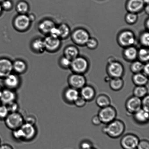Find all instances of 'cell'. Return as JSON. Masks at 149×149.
I'll list each match as a JSON object with an SVG mask.
<instances>
[{
  "label": "cell",
  "mask_w": 149,
  "mask_h": 149,
  "mask_svg": "<svg viewBox=\"0 0 149 149\" xmlns=\"http://www.w3.org/2000/svg\"><path fill=\"white\" fill-rule=\"evenodd\" d=\"M79 96L78 90L70 87L65 89L63 93L64 100L70 104H74Z\"/></svg>",
  "instance_id": "17"
},
{
  "label": "cell",
  "mask_w": 149,
  "mask_h": 149,
  "mask_svg": "<svg viewBox=\"0 0 149 149\" xmlns=\"http://www.w3.org/2000/svg\"><path fill=\"white\" fill-rule=\"evenodd\" d=\"M68 83L70 87L79 90L86 85V80L82 74L73 73L68 77Z\"/></svg>",
  "instance_id": "9"
},
{
  "label": "cell",
  "mask_w": 149,
  "mask_h": 149,
  "mask_svg": "<svg viewBox=\"0 0 149 149\" xmlns=\"http://www.w3.org/2000/svg\"><path fill=\"white\" fill-rule=\"evenodd\" d=\"M58 27L59 31L60 38L65 39L68 37L70 32L69 26L65 23H62Z\"/></svg>",
  "instance_id": "30"
},
{
  "label": "cell",
  "mask_w": 149,
  "mask_h": 149,
  "mask_svg": "<svg viewBox=\"0 0 149 149\" xmlns=\"http://www.w3.org/2000/svg\"><path fill=\"white\" fill-rule=\"evenodd\" d=\"M3 89V88H2V87H1V86H0V96H1V92H2Z\"/></svg>",
  "instance_id": "54"
},
{
  "label": "cell",
  "mask_w": 149,
  "mask_h": 149,
  "mask_svg": "<svg viewBox=\"0 0 149 149\" xmlns=\"http://www.w3.org/2000/svg\"><path fill=\"white\" fill-rule=\"evenodd\" d=\"M96 149V148H93V147H92V148H91L90 149Z\"/></svg>",
  "instance_id": "57"
},
{
  "label": "cell",
  "mask_w": 149,
  "mask_h": 149,
  "mask_svg": "<svg viewBox=\"0 0 149 149\" xmlns=\"http://www.w3.org/2000/svg\"><path fill=\"white\" fill-rule=\"evenodd\" d=\"M17 95L15 90L4 88L3 89L0 96L1 104L7 105L16 101Z\"/></svg>",
  "instance_id": "13"
},
{
  "label": "cell",
  "mask_w": 149,
  "mask_h": 149,
  "mask_svg": "<svg viewBox=\"0 0 149 149\" xmlns=\"http://www.w3.org/2000/svg\"><path fill=\"white\" fill-rule=\"evenodd\" d=\"M146 12L148 13H148H149V6H148V5L147 6H146Z\"/></svg>",
  "instance_id": "51"
},
{
  "label": "cell",
  "mask_w": 149,
  "mask_h": 149,
  "mask_svg": "<svg viewBox=\"0 0 149 149\" xmlns=\"http://www.w3.org/2000/svg\"><path fill=\"white\" fill-rule=\"evenodd\" d=\"M72 38L74 41L77 44H86L90 38L88 33L83 29H77L72 33Z\"/></svg>",
  "instance_id": "16"
},
{
  "label": "cell",
  "mask_w": 149,
  "mask_h": 149,
  "mask_svg": "<svg viewBox=\"0 0 149 149\" xmlns=\"http://www.w3.org/2000/svg\"><path fill=\"white\" fill-rule=\"evenodd\" d=\"M96 103L97 106L101 108L110 106L111 100L107 96L102 94L97 96L96 99Z\"/></svg>",
  "instance_id": "28"
},
{
  "label": "cell",
  "mask_w": 149,
  "mask_h": 149,
  "mask_svg": "<svg viewBox=\"0 0 149 149\" xmlns=\"http://www.w3.org/2000/svg\"><path fill=\"white\" fill-rule=\"evenodd\" d=\"M16 10L19 14H27L29 10V4L25 1H20L16 6Z\"/></svg>",
  "instance_id": "31"
},
{
  "label": "cell",
  "mask_w": 149,
  "mask_h": 149,
  "mask_svg": "<svg viewBox=\"0 0 149 149\" xmlns=\"http://www.w3.org/2000/svg\"><path fill=\"white\" fill-rule=\"evenodd\" d=\"M12 136L15 141H23V135L21 127L12 131Z\"/></svg>",
  "instance_id": "34"
},
{
  "label": "cell",
  "mask_w": 149,
  "mask_h": 149,
  "mask_svg": "<svg viewBox=\"0 0 149 149\" xmlns=\"http://www.w3.org/2000/svg\"><path fill=\"white\" fill-rule=\"evenodd\" d=\"M133 93L134 96L142 99L148 94V90L146 86H136Z\"/></svg>",
  "instance_id": "27"
},
{
  "label": "cell",
  "mask_w": 149,
  "mask_h": 149,
  "mask_svg": "<svg viewBox=\"0 0 149 149\" xmlns=\"http://www.w3.org/2000/svg\"><path fill=\"white\" fill-rule=\"evenodd\" d=\"M31 23L27 14H19L16 16L13 22L15 29L20 31H26L30 28Z\"/></svg>",
  "instance_id": "6"
},
{
  "label": "cell",
  "mask_w": 149,
  "mask_h": 149,
  "mask_svg": "<svg viewBox=\"0 0 149 149\" xmlns=\"http://www.w3.org/2000/svg\"><path fill=\"white\" fill-rule=\"evenodd\" d=\"M6 126L12 131L19 128L24 123V118L18 112L10 113L4 120Z\"/></svg>",
  "instance_id": "2"
},
{
  "label": "cell",
  "mask_w": 149,
  "mask_h": 149,
  "mask_svg": "<svg viewBox=\"0 0 149 149\" xmlns=\"http://www.w3.org/2000/svg\"><path fill=\"white\" fill-rule=\"evenodd\" d=\"M23 135V141L26 142L33 141L37 135V129L36 125L25 123L21 127Z\"/></svg>",
  "instance_id": "11"
},
{
  "label": "cell",
  "mask_w": 149,
  "mask_h": 149,
  "mask_svg": "<svg viewBox=\"0 0 149 149\" xmlns=\"http://www.w3.org/2000/svg\"><path fill=\"white\" fill-rule=\"evenodd\" d=\"M71 62V60L64 55L59 59V65L63 68L68 69L70 68Z\"/></svg>",
  "instance_id": "35"
},
{
  "label": "cell",
  "mask_w": 149,
  "mask_h": 149,
  "mask_svg": "<svg viewBox=\"0 0 149 149\" xmlns=\"http://www.w3.org/2000/svg\"><path fill=\"white\" fill-rule=\"evenodd\" d=\"M138 17L135 13L130 12L128 13L126 16L125 20L129 24H133L136 21Z\"/></svg>",
  "instance_id": "37"
},
{
  "label": "cell",
  "mask_w": 149,
  "mask_h": 149,
  "mask_svg": "<svg viewBox=\"0 0 149 149\" xmlns=\"http://www.w3.org/2000/svg\"><path fill=\"white\" fill-rule=\"evenodd\" d=\"M88 68V64L85 58L77 57L71 61L70 68L76 73L83 74L86 72Z\"/></svg>",
  "instance_id": "4"
},
{
  "label": "cell",
  "mask_w": 149,
  "mask_h": 149,
  "mask_svg": "<svg viewBox=\"0 0 149 149\" xmlns=\"http://www.w3.org/2000/svg\"><path fill=\"white\" fill-rule=\"evenodd\" d=\"M4 1V0H0V3H1V2H2V1Z\"/></svg>",
  "instance_id": "56"
},
{
  "label": "cell",
  "mask_w": 149,
  "mask_h": 149,
  "mask_svg": "<svg viewBox=\"0 0 149 149\" xmlns=\"http://www.w3.org/2000/svg\"><path fill=\"white\" fill-rule=\"evenodd\" d=\"M6 106H7L9 113L18 112L19 108V106L17 101L12 102Z\"/></svg>",
  "instance_id": "39"
},
{
  "label": "cell",
  "mask_w": 149,
  "mask_h": 149,
  "mask_svg": "<svg viewBox=\"0 0 149 149\" xmlns=\"http://www.w3.org/2000/svg\"><path fill=\"white\" fill-rule=\"evenodd\" d=\"M93 147V144L90 141L85 140L81 141L79 145L80 149H89Z\"/></svg>",
  "instance_id": "43"
},
{
  "label": "cell",
  "mask_w": 149,
  "mask_h": 149,
  "mask_svg": "<svg viewBox=\"0 0 149 149\" xmlns=\"http://www.w3.org/2000/svg\"><path fill=\"white\" fill-rule=\"evenodd\" d=\"M138 55L141 61L148 62L149 59L148 49L144 48H141L138 51Z\"/></svg>",
  "instance_id": "32"
},
{
  "label": "cell",
  "mask_w": 149,
  "mask_h": 149,
  "mask_svg": "<svg viewBox=\"0 0 149 149\" xmlns=\"http://www.w3.org/2000/svg\"><path fill=\"white\" fill-rule=\"evenodd\" d=\"M97 115L102 123L107 125L116 119L117 112L115 108L110 105L106 107L101 108Z\"/></svg>",
  "instance_id": "3"
},
{
  "label": "cell",
  "mask_w": 149,
  "mask_h": 149,
  "mask_svg": "<svg viewBox=\"0 0 149 149\" xmlns=\"http://www.w3.org/2000/svg\"><path fill=\"white\" fill-rule=\"evenodd\" d=\"M107 71L111 78H122L124 72L123 66L116 61H111L108 65Z\"/></svg>",
  "instance_id": "8"
},
{
  "label": "cell",
  "mask_w": 149,
  "mask_h": 149,
  "mask_svg": "<svg viewBox=\"0 0 149 149\" xmlns=\"http://www.w3.org/2000/svg\"><path fill=\"white\" fill-rule=\"evenodd\" d=\"M86 102V101L80 95L74 104L77 107L81 108L85 106Z\"/></svg>",
  "instance_id": "46"
},
{
  "label": "cell",
  "mask_w": 149,
  "mask_h": 149,
  "mask_svg": "<svg viewBox=\"0 0 149 149\" xmlns=\"http://www.w3.org/2000/svg\"><path fill=\"white\" fill-rule=\"evenodd\" d=\"M0 149H14L13 147L9 144H1L0 146Z\"/></svg>",
  "instance_id": "50"
},
{
  "label": "cell",
  "mask_w": 149,
  "mask_h": 149,
  "mask_svg": "<svg viewBox=\"0 0 149 149\" xmlns=\"http://www.w3.org/2000/svg\"><path fill=\"white\" fill-rule=\"evenodd\" d=\"M31 47L33 52L36 53H42L46 50L43 39L40 38H36L32 41Z\"/></svg>",
  "instance_id": "23"
},
{
  "label": "cell",
  "mask_w": 149,
  "mask_h": 149,
  "mask_svg": "<svg viewBox=\"0 0 149 149\" xmlns=\"http://www.w3.org/2000/svg\"><path fill=\"white\" fill-rule=\"evenodd\" d=\"M87 46L90 49H93L97 47L98 43L97 40L93 38H89L86 44Z\"/></svg>",
  "instance_id": "42"
},
{
  "label": "cell",
  "mask_w": 149,
  "mask_h": 149,
  "mask_svg": "<svg viewBox=\"0 0 149 149\" xmlns=\"http://www.w3.org/2000/svg\"><path fill=\"white\" fill-rule=\"evenodd\" d=\"M141 108L149 112V96L148 94L141 99Z\"/></svg>",
  "instance_id": "41"
},
{
  "label": "cell",
  "mask_w": 149,
  "mask_h": 149,
  "mask_svg": "<svg viewBox=\"0 0 149 149\" xmlns=\"http://www.w3.org/2000/svg\"><path fill=\"white\" fill-rule=\"evenodd\" d=\"M139 141L138 137L134 134H127L121 139L120 146L123 149H137Z\"/></svg>",
  "instance_id": "7"
},
{
  "label": "cell",
  "mask_w": 149,
  "mask_h": 149,
  "mask_svg": "<svg viewBox=\"0 0 149 149\" xmlns=\"http://www.w3.org/2000/svg\"><path fill=\"white\" fill-rule=\"evenodd\" d=\"M13 72L12 61L7 58H0V78L3 79Z\"/></svg>",
  "instance_id": "14"
},
{
  "label": "cell",
  "mask_w": 149,
  "mask_h": 149,
  "mask_svg": "<svg viewBox=\"0 0 149 149\" xmlns=\"http://www.w3.org/2000/svg\"><path fill=\"white\" fill-rule=\"evenodd\" d=\"M127 113L129 115H133L141 108V99L131 96L127 100L125 104Z\"/></svg>",
  "instance_id": "10"
},
{
  "label": "cell",
  "mask_w": 149,
  "mask_h": 149,
  "mask_svg": "<svg viewBox=\"0 0 149 149\" xmlns=\"http://www.w3.org/2000/svg\"><path fill=\"white\" fill-rule=\"evenodd\" d=\"M140 41L144 46L148 47L149 44V34L148 32H145L142 34L140 37Z\"/></svg>",
  "instance_id": "38"
},
{
  "label": "cell",
  "mask_w": 149,
  "mask_h": 149,
  "mask_svg": "<svg viewBox=\"0 0 149 149\" xmlns=\"http://www.w3.org/2000/svg\"><path fill=\"white\" fill-rule=\"evenodd\" d=\"M45 50L48 52H54L59 49L61 46V39L59 38L52 37L49 35L47 36L43 39Z\"/></svg>",
  "instance_id": "12"
},
{
  "label": "cell",
  "mask_w": 149,
  "mask_h": 149,
  "mask_svg": "<svg viewBox=\"0 0 149 149\" xmlns=\"http://www.w3.org/2000/svg\"><path fill=\"white\" fill-rule=\"evenodd\" d=\"M144 2V3H146L147 4H148L149 2V0H143Z\"/></svg>",
  "instance_id": "53"
},
{
  "label": "cell",
  "mask_w": 149,
  "mask_h": 149,
  "mask_svg": "<svg viewBox=\"0 0 149 149\" xmlns=\"http://www.w3.org/2000/svg\"><path fill=\"white\" fill-rule=\"evenodd\" d=\"M109 87L113 91H118L123 87L124 82L122 78H110L109 81Z\"/></svg>",
  "instance_id": "25"
},
{
  "label": "cell",
  "mask_w": 149,
  "mask_h": 149,
  "mask_svg": "<svg viewBox=\"0 0 149 149\" xmlns=\"http://www.w3.org/2000/svg\"><path fill=\"white\" fill-rule=\"evenodd\" d=\"M143 0H128L127 7L130 12H138L143 8L144 5Z\"/></svg>",
  "instance_id": "20"
},
{
  "label": "cell",
  "mask_w": 149,
  "mask_h": 149,
  "mask_svg": "<svg viewBox=\"0 0 149 149\" xmlns=\"http://www.w3.org/2000/svg\"><path fill=\"white\" fill-rule=\"evenodd\" d=\"M3 80V84L5 88L15 91L21 85V80L19 76L13 72Z\"/></svg>",
  "instance_id": "5"
},
{
  "label": "cell",
  "mask_w": 149,
  "mask_h": 149,
  "mask_svg": "<svg viewBox=\"0 0 149 149\" xmlns=\"http://www.w3.org/2000/svg\"><path fill=\"white\" fill-rule=\"evenodd\" d=\"M144 65V64L141 61H135L131 65V71L134 73V74L141 73L142 71Z\"/></svg>",
  "instance_id": "33"
},
{
  "label": "cell",
  "mask_w": 149,
  "mask_h": 149,
  "mask_svg": "<svg viewBox=\"0 0 149 149\" xmlns=\"http://www.w3.org/2000/svg\"><path fill=\"white\" fill-rule=\"evenodd\" d=\"M133 116L135 122L140 125H144L148 122L149 112L142 108L134 113Z\"/></svg>",
  "instance_id": "21"
},
{
  "label": "cell",
  "mask_w": 149,
  "mask_h": 149,
  "mask_svg": "<svg viewBox=\"0 0 149 149\" xmlns=\"http://www.w3.org/2000/svg\"><path fill=\"white\" fill-rule=\"evenodd\" d=\"M3 10L2 9V7H1V3H0V15H1V13H2Z\"/></svg>",
  "instance_id": "52"
},
{
  "label": "cell",
  "mask_w": 149,
  "mask_h": 149,
  "mask_svg": "<svg viewBox=\"0 0 149 149\" xmlns=\"http://www.w3.org/2000/svg\"><path fill=\"white\" fill-rule=\"evenodd\" d=\"M49 35L52 36V37L60 38L59 31L58 26H54L51 30Z\"/></svg>",
  "instance_id": "47"
},
{
  "label": "cell",
  "mask_w": 149,
  "mask_h": 149,
  "mask_svg": "<svg viewBox=\"0 0 149 149\" xmlns=\"http://www.w3.org/2000/svg\"><path fill=\"white\" fill-rule=\"evenodd\" d=\"M1 138H0V146H1Z\"/></svg>",
  "instance_id": "55"
},
{
  "label": "cell",
  "mask_w": 149,
  "mask_h": 149,
  "mask_svg": "<svg viewBox=\"0 0 149 149\" xmlns=\"http://www.w3.org/2000/svg\"><path fill=\"white\" fill-rule=\"evenodd\" d=\"M102 128L103 132L110 138L117 139L120 137L125 132V125L122 121L115 119L106 125Z\"/></svg>",
  "instance_id": "1"
},
{
  "label": "cell",
  "mask_w": 149,
  "mask_h": 149,
  "mask_svg": "<svg viewBox=\"0 0 149 149\" xmlns=\"http://www.w3.org/2000/svg\"><path fill=\"white\" fill-rule=\"evenodd\" d=\"M79 93L80 95L87 102L93 100L96 95L95 89L91 86L86 85L80 89Z\"/></svg>",
  "instance_id": "18"
},
{
  "label": "cell",
  "mask_w": 149,
  "mask_h": 149,
  "mask_svg": "<svg viewBox=\"0 0 149 149\" xmlns=\"http://www.w3.org/2000/svg\"><path fill=\"white\" fill-rule=\"evenodd\" d=\"M118 39L120 45L124 46H131L135 42V37L134 33L129 30L122 32L119 36Z\"/></svg>",
  "instance_id": "15"
},
{
  "label": "cell",
  "mask_w": 149,
  "mask_h": 149,
  "mask_svg": "<svg viewBox=\"0 0 149 149\" xmlns=\"http://www.w3.org/2000/svg\"><path fill=\"white\" fill-rule=\"evenodd\" d=\"M137 149H149V141L146 140L139 141Z\"/></svg>",
  "instance_id": "44"
},
{
  "label": "cell",
  "mask_w": 149,
  "mask_h": 149,
  "mask_svg": "<svg viewBox=\"0 0 149 149\" xmlns=\"http://www.w3.org/2000/svg\"><path fill=\"white\" fill-rule=\"evenodd\" d=\"M56 25L55 23L50 19H45L39 23L38 27L41 33L48 35L52 29Z\"/></svg>",
  "instance_id": "19"
},
{
  "label": "cell",
  "mask_w": 149,
  "mask_h": 149,
  "mask_svg": "<svg viewBox=\"0 0 149 149\" xmlns=\"http://www.w3.org/2000/svg\"><path fill=\"white\" fill-rule=\"evenodd\" d=\"M91 122L95 126H99L102 123L98 115H95L93 117L91 120Z\"/></svg>",
  "instance_id": "48"
},
{
  "label": "cell",
  "mask_w": 149,
  "mask_h": 149,
  "mask_svg": "<svg viewBox=\"0 0 149 149\" xmlns=\"http://www.w3.org/2000/svg\"><path fill=\"white\" fill-rule=\"evenodd\" d=\"M138 51L136 48L130 46L127 48L124 51V55L126 59L129 60H133L138 56Z\"/></svg>",
  "instance_id": "29"
},
{
  "label": "cell",
  "mask_w": 149,
  "mask_h": 149,
  "mask_svg": "<svg viewBox=\"0 0 149 149\" xmlns=\"http://www.w3.org/2000/svg\"><path fill=\"white\" fill-rule=\"evenodd\" d=\"M142 71H143V74L148 77L149 74V65L148 63H147L146 65H144Z\"/></svg>",
  "instance_id": "49"
},
{
  "label": "cell",
  "mask_w": 149,
  "mask_h": 149,
  "mask_svg": "<svg viewBox=\"0 0 149 149\" xmlns=\"http://www.w3.org/2000/svg\"><path fill=\"white\" fill-rule=\"evenodd\" d=\"M24 118L25 123L36 125V118L33 115H29L26 117Z\"/></svg>",
  "instance_id": "45"
},
{
  "label": "cell",
  "mask_w": 149,
  "mask_h": 149,
  "mask_svg": "<svg viewBox=\"0 0 149 149\" xmlns=\"http://www.w3.org/2000/svg\"><path fill=\"white\" fill-rule=\"evenodd\" d=\"M79 51L76 47L70 46L65 48L64 50V56L71 59V61L78 57Z\"/></svg>",
  "instance_id": "26"
},
{
  "label": "cell",
  "mask_w": 149,
  "mask_h": 149,
  "mask_svg": "<svg viewBox=\"0 0 149 149\" xmlns=\"http://www.w3.org/2000/svg\"><path fill=\"white\" fill-rule=\"evenodd\" d=\"M3 10L9 11L13 7V3L10 0H4L1 3Z\"/></svg>",
  "instance_id": "40"
},
{
  "label": "cell",
  "mask_w": 149,
  "mask_h": 149,
  "mask_svg": "<svg viewBox=\"0 0 149 149\" xmlns=\"http://www.w3.org/2000/svg\"><path fill=\"white\" fill-rule=\"evenodd\" d=\"M9 113L6 105H0V120H4Z\"/></svg>",
  "instance_id": "36"
},
{
  "label": "cell",
  "mask_w": 149,
  "mask_h": 149,
  "mask_svg": "<svg viewBox=\"0 0 149 149\" xmlns=\"http://www.w3.org/2000/svg\"><path fill=\"white\" fill-rule=\"evenodd\" d=\"M132 81L136 86H146L148 83V77L141 72L134 74Z\"/></svg>",
  "instance_id": "24"
},
{
  "label": "cell",
  "mask_w": 149,
  "mask_h": 149,
  "mask_svg": "<svg viewBox=\"0 0 149 149\" xmlns=\"http://www.w3.org/2000/svg\"><path fill=\"white\" fill-rule=\"evenodd\" d=\"M13 71L20 75L25 73L27 69V64L23 60H16L13 62Z\"/></svg>",
  "instance_id": "22"
}]
</instances>
